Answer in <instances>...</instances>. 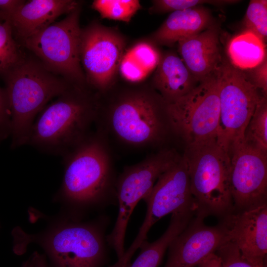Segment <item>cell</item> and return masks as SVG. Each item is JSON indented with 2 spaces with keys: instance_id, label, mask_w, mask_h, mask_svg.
<instances>
[{
  "instance_id": "obj_8",
  "label": "cell",
  "mask_w": 267,
  "mask_h": 267,
  "mask_svg": "<svg viewBox=\"0 0 267 267\" xmlns=\"http://www.w3.org/2000/svg\"><path fill=\"white\" fill-rule=\"evenodd\" d=\"M217 71L186 95L167 103L173 134L182 141L185 148L217 139L220 117Z\"/></svg>"
},
{
  "instance_id": "obj_5",
  "label": "cell",
  "mask_w": 267,
  "mask_h": 267,
  "mask_svg": "<svg viewBox=\"0 0 267 267\" xmlns=\"http://www.w3.org/2000/svg\"><path fill=\"white\" fill-rule=\"evenodd\" d=\"M0 75L11 115L10 148L14 149L27 144L38 114L72 85L48 70L33 55L25 54Z\"/></svg>"
},
{
  "instance_id": "obj_12",
  "label": "cell",
  "mask_w": 267,
  "mask_h": 267,
  "mask_svg": "<svg viewBox=\"0 0 267 267\" xmlns=\"http://www.w3.org/2000/svg\"><path fill=\"white\" fill-rule=\"evenodd\" d=\"M126 46L125 37L113 28L94 21L81 28V64L88 87L98 95L114 87Z\"/></svg>"
},
{
  "instance_id": "obj_1",
  "label": "cell",
  "mask_w": 267,
  "mask_h": 267,
  "mask_svg": "<svg viewBox=\"0 0 267 267\" xmlns=\"http://www.w3.org/2000/svg\"><path fill=\"white\" fill-rule=\"evenodd\" d=\"M64 174L54 196L63 216L84 220L89 214L117 205V176L107 138L96 129L62 156Z\"/></svg>"
},
{
  "instance_id": "obj_7",
  "label": "cell",
  "mask_w": 267,
  "mask_h": 267,
  "mask_svg": "<svg viewBox=\"0 0 267 267\" xmlns=\"http://www.w3.org/2000/svg\"><path fill=\"white\" fill-rule=\"evenodd\" d=\"M82 5L62 20L20 44L52 73L72 85L88 86L80 59Z\"/></svg>"
},
{
  "instance_id": "obj_24",
  "label": "cell",
  "mask_w": 267,
  "mask_h": 267,
  "mask_svg": "<svg viewBox=\"0 0 267 267\" xmlns=\"http://www.w3.org/2000/svg\"><path fill=\"white\" fill-rule=\"evenodd\" d=\"M91 7L102 18L129 22L141 8L137 0H95Z\"/></svg>"
},
{
  "instance_id": "obj_4",
  "label": "cell",
  "mask_w": 267,
  "mask_h": 267,
  "mask_svg": "<svg viewBox=\"0 0 267 267\" xmlns=\"http://www.w3.org/2000/svg\"><path fill=\"white\" fill-rule=\"evenodd\" d=\"M57 97L35 120L27 144L42 152L62 157L91 132L99 96L88 86L71 85Z\"/></svg>"
},
{
  "instance_id": "obj_13",
  "label": "cell",
  "mask_w": 267,
  "mask_h": 267,
  "mask_svg": "<svg viewBox=\"0 0 267 267\" xmlns=\"http://www.w3.org/2000/svg\"><path fill=\"white\" fill-rule=\"evenodd\" d=\"M229 155V185L234 210L266 202L267 153L243 140L231 147Z\"/></svg>"
},
{
  "instance_id": "obj_26",
  "label": "cell",
  "mask_w": 267,
  "mask_h": 267,
  "mask_svg": "<svg viewBox=\"0 0 267 267\" xmlns=\"http://www.w3.org/2000/svg\"><path fill=\"white\" fill-rule=\"evenodd\" d=\"M246 30L257 35L265 43L267 37V0H251L244 20Z\"/></svg>"
},
{
  "instance_id": "obj_28",
  "label": "cell",
  "mask_w": 267,
  "mask_h": 267,
  "mask_svg": "<svg viewBox=\"0 0 267 267\" xmlns=\"http://www.w3.org/2000/svg\"><path fill=\"white\" fill-rule=\"evenodd\" d=\"M221 259L223 267H257L245 260L236 244L230 240L216 252Z\"/></svg>"
},
{
  "instance_id": "obj_19",
  "label": "cell",
  "mask_w": 267,
  "mask_h": 267,
  "mask_svg": "<svg viewBox=\"0 0 267 267\" xmlns=\"http://www.w3.org/2000/svg\"><path fill=\"white\" fill-rule=\"evenodd\" d=\"M212 24L210 11L203 6L173 12L150 36L158 44L172 46L199 33Z\"/></svg>"
},
{
  "instance_id": "obj_21",
  "label": "cell",
  "mask_w": 267,
  "mask_h": 267,
  "mask_svg": "<svg viewBox=\"0 0 267 267\" xmlns=\"http://www.w3.org/2000/svg\"><path fill=\"white\" fill-rule=\"evenodd\" d=\"M227 51L229 61L242 70L257 66L267 57L265 43L248 30L229 41Z\"/></svg>"
},
{
  "instance_id": "obj_15",
  "label": "cell",
  "mask_w": 267,
  "mask_h": 267,
  "mask_svg": "<svg viewBox=\"0 0 267 267\" xmlns=\"http://www.w3.org/2000/svg\"><path fill=\"white\" fill-rule=\"evenodd\" d=\"M221 220L243 258L257 267H266L267 202L234 210Z\"/></svg>"
},
{
  "instance_id": "obj_20",
  "label": "cell",
  "mask_w": 267,
  "mask_h": 267,
  "mask_svg": "<svg viewBox=\"0 0 267 267\" xmlns=\"http://www.w3.org/2000/svg\"><path fill=\"white\" fill-rule=\"evenodd\" d=\"M161 55L151 43H137L125 50L119 71L127 81L134 85L139 84L156 69Z\"/></svg>"
},
{
  "instance_id": "obj_9",
  "label": "cell",
  "mask_w": 267,
  "mask_h": 267,
  "mask_svg": "<svg viewBox=\"0 0 267 267\" xmlns=\"http://www.w3.org/2000/svg\"><path fill=\"white\" fill-rule=\"evenodd\" d=\"M181 155L173 148H164L141 161L125 167L117 178L116 192L119 211L114 226L106 239L118 260L124 255L127 226L138 202L153 187L159 177Z\"/></svg>"
},
{
  "instance_id": "obj_22",
  "label": "cell",
  "mask_w": 267,
  "mask_h": 267,
  "mask_svg": "<svg viewBox=\"0 0 267 267\" xmlns=\"http://www.w3.org/2000/svg\"><path fill=\"white\" fill-rule=\"evenodd\" d=\"M185 223L177 217H171L170 224L163 235L156 241L143 242L140 252L128 267H158L172 241L185 228Z\"/></svg>"
},
{
  "instance_id": "obj_2",
  "label": "cell",
  "mask_w": 267,
  "mask_h": 267,
  "mask_svg": "<svg viewBox=\"0 0 267 267\" xmlns=\"http://www.w3.org/2000/svg\"><path fill=\"white\" fill-rule=\"evenodd\" d=\"M95 124L107 139L134 149L158 146L174 135L167 102L145 84L114 87L99 95Z\"/></svg>"
},
{
  "instance_id": "obj_11",
  "label": "cell",
  "mask_w": 267,
  "mask_h": 267,
  "mask_svg": "<svg viewBox=\"0 0 267 267\" xmlns=\"http://www.w3.org/2000/svg\"><path fill=\"white\" fill-rule=\"evenodd\" d=\"M147 206L146 215L138 232L120 262L124 266L146 240L151 227L162 218L174 213L195 212L186 160L181 155L178 160L158 178L151 190L143 199Z\"/></svg>"
},
{
  "instance_id": "obj_27",
  "label": "cell",
  "mask_w": 267,
  "mask_h": 267,
  "mask_svg": "<svg viewBox=\"0 0 267 267\" xmlns=\"http://www.w3.org/2000/svg\"><path fill=\"white\" fill-rule=\"evenodd\" d=\"M234 0H154L149 9L150 13L173 12L208 4L215 6H224L236 3Z\"/></svg>"
},
{
  "instance_id": "obj_14",
  "label": "cell",
  "mask_w": 267,
  "mask_h": 267,
  "mask_svg": "<svg viewBox=\"0 0 267 267\" xmlns=\"http://www.w3.org/2000/svg\"><path fill=\"white\" fill-rule=\"evenodd\" d=\"M204 219L196 216L172 241L164 267H195L230 240L222 221L217 225L208 226Z\"/></svg>"
},
{
  "instance_id": "obj_18",
  "label": "cell",
  "mask_w": 267,
  "mask_h": 267,
  "mask_svg": "<svg viewBox=\"0 0 267 267\" xmlns=\"http://www.w3.org/2000/svg\"><path fill=\"white\" fill-rule=\"evenodd\" d=\"M155 69L151 86L167 103L186 95L200 82L181 58L172 51L161 55Z\"/></svg>"
},
{
  "instance_id": "obj_10",
  "label": "cell",
  "mask_w": 267,
  "mask_h": 267,
  "mask_svg": "<svg viewBox=\"0 0 267 267\" xmlns=\"http://www.w3.org/2000/svg\"><path fill=\"white\" fill-rule=\"evenodd\" d=\"M217 74L220 117L216 141L229 153L235 144L244 140L246 128L264 95L251 83L243 70L225 57Z\"/></svg>"
},
{
  "instance_id": "obj_25",
  "label": "cell",
  "mask_w": 267,
  "mask_h": 267,
  "mask_svg": "<svg viewBox=\"0 0 267 267\" xmlns=\"http://www.w3.org/2000/svg\"><path fill=\"white\" fill-rule=\"evenodd\" d=\"M15 40L8 21L0 23V74L10 68L24 56Z\"/></svg>"
},
{
  "instance_id": "obj_16",
  "label": "cell",
  "mask_w": 267,
  "mask_h": 267,
  "mask_svg": "<svg viewBox=\"0 0 267 267\" xmlns=\"http://www.w3.org/2000/svg\"><path fill=\"white\" fill-rule=\"evenodd\" d=\"M81 2L75 0H32L25 2L13 15L10 23L15 40L20 44L68 14Z\"/></svg>"
},
{
  "instance_id": "obj_3",
  "label": "cell",
  "mask_w": 267,
  "mask_h": 267,
  "mask_svg": "<svg viewBox=\"0 0 267 267\" xmlns=\"http://www.w3.org/2000/svg\"><path fill=\"white\" fill-rule=\"evenodd\" d=\"M110 223V217L102 213L88 221L63 215L34 234L17 226L11 232L13 251L21 255L35 243L44 250L53 267H103L109 259L106 231Z\"/></svg>"
},
{
  "instance_id": "obj_29",
  "label": "cell",
  "mask_w": 267,
  "mask_h": 267,
  "mask_svg": "<svg viewBox=\"0 0 267 267\" xmlns=\"http://www.w3.org/2000/svg\"><path fill=\"white\" fill-rule=\"evenodd\" d=\"M248 80L263 94H267V58L258 65L251 69L243 70Z\"/></svg>"
},
{
  "instance_id": "obj_30",
  "label": "cell",
  "mask_w": 267,
  "mask_h": 267,
  "mask_svg": "<svg viewBox=\"0 0 267 267\" xmlns=\"http://www.w3.org/2000/svg\"><path fill=\"white\" fill-rule=\"evenodd\" d=\"M11 120L7 96L0 87V144L11 135Z\"/></svg>"
},
{
  "instance_id": "obj_33",
  "label": "cell",
  "mask_w": 267,
  "mask_h": 267,
  "mask_svg": "<svg viewBox=\"0 0 267 267\" xmlns=\"http://www.w3.org/2000/svg\"><path fill=\"white\" fill-rule=\"evenodd\" d=\"M35 252L36 256L33 267H49L46 261V256Z\"/></svg>"
},
{
  "instance_id": "obj_23",
  "label": "cell",
  "mask_w": 267,
  "mask_h": 267,
  "mask_svg": "<svg viewBox=\"0 0 267 267\" xmlns=\"http://www.w3.org/2000/svg\"><path fill=\"white\" fill-rule=\"evenodd\" d=\"M244 141L267 153V99L263 95L246 128Z\"/></svg>"
},
{
  "instance_id": "obj_6",
  "label": "cell",
  "mask_w": 267,
  "mask_h": 267,
  "mask_svg": "<svg viewBox=\"0 0 267 267\" xmlns=\"http://www.w3.org/2000/svg\"><path fill=\"white\" fill-rule=\"evenodd\" d=\"M183 155L197 216L205 219L213 215L222 219L232 212L228 153L215 140L186 148Z\"/></svg>"
},
{
  "instance_id": "obj_31",
  "label": "cell",
  "mask_w": 267,
  "mask_h": 267,
  "mask_svg": "<svg viewBox=\"0 0 267 267\" xmlns=\"http://www.w3.org/2000/svg\"><path fill=\"white\" fill-rule=\"evenodd\" d=\"M25 2L23 0H0V23L9 22Z\"/></svg>"
},
{
  "instance_id": "obj_34",
  "label": "cell",
  "mask_w": 267,
  "mask_h": 267,
  "mask_svg": "<svg viewBox=\"0 0 267 267\" xmlns=\"http://www.w3.org/2000/svg\"><path fill=\"white\" fill-rule=\"evenodd\" d=\"M35 256L36 252H34L27 260L22 263L21 267H33Z\"/></svg>"
},
{
  "instance_id": "obj_17",
  "label": "cell",
  "mask_w": 267,
  "mask_h": 267,
  "mask_svg": "<svg viewBox=\"0 0 267 267\" xmlns=\"http://www.w3.org/2000/svg\"><path fill=\"white\" fill-rule=\"evenodd\" d=\"M177 44L180 58L199 82L215 73L222 63L219 30L215 25Z\"/></svg>"
},
{
  "instance_id": "obj_32",
  "label": "cell",
  "mask_w": 267,
  "mask_h": 267,
  "mask_svg": "<svg viewBox=\"0 0 267 267\" xmlns=\"http://www.w3.org/2000/svg\"><path fill=\"white\" fill-rule=\"evenodd\" d=\"M198 267H223L220 257L215 253H212L203 260Z\"/></svg>"
}]
</instances>
